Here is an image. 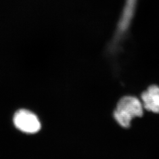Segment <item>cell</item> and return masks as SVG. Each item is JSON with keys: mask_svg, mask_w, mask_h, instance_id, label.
<instances>
[{"mask_svg": "<svg viewBox=\"0 0 159 159\" xmlns=\"http://www.w3.org/2000/svg\"><path fill=\"white\" fill-rule=\"evenodd\" d=\"M137 4L138 0H125L113 37L109 45L111 53L117 52L125 40L135 16Z\"/></svg>", "mask_w": 159, "mask_h": 159, "instance_id": "obj_1", "label": "cell"}, {"mask_svg": "<svg viewBox=\"0 0 159 159\" xmlns=\"http://www.w3.org/2000/svg\"><path fill=\"white\" fill-rule=\"evenodd\" d=\"M14 123L18 130L25 133L33 134L41 128L40 121L37 117L27 110H20L15 114Z\"/></svg>", "mask_w": 159, "mask_h": 159, "instance_id": "obj_3", "label": "cell"}, {"mask_svg": "<svg viewBox=\"0 0 159 159\" xmlns=\"http://www.w3.org/2000/svg\"><path fill=\"white\" fill-rule=\"evenodd\" d=\"M141 98L143 108L148 111L159 113V86H150L142 94Z\"/></svg>", "mask_w": 159, "mask_h": 159, "instance_id": "obj_4", "label": "cell"}, {"mask_svg": "<svg viewBox=\"0 0 159 159\" xmlns=\"http://www.w3.org/2000/svg\"><path fill=\"white\" fill-rule=\"evenodd\" d=\"M143 109L142 102L136 97H124L117 103L114 111V117L119 125L124 128H128L134 118L142 116Z\"/></svg>", "mask_w": 159, "mask_h": 159, "instance_id": "obj_2", "label": "cell"}]
</instances>
